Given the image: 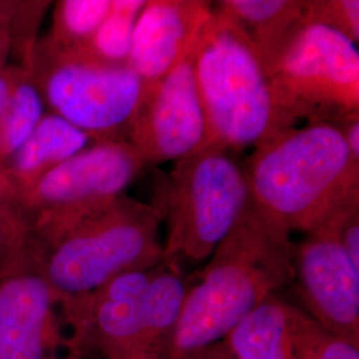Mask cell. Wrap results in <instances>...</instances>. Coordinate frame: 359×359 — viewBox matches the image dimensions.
<instances>
[{
	"instance_id": "cell-10",
	"label": "cell",
	"mask_w": 359,
	"mask_h": 359,
	"mask_svg": "<svg viewBox=\"0 0 359 359\" xmlns=\"http://www.w3.org/2000/svg\"><path fill=\"white\" fill-rule=\"evenodd\" d=\"M194 48L167 75L144 84L129 124L128 140L147 165L198 154L208 148V127L194 71Z\"/></svg>"
},
{
	"instance_id": "cell-8",
	"label": "cell",
	"mask_w": 359,
	"mask_h": 359,
	"mask_svg": "<svg viewBox=\"0 0 359 359\" xmlns=\"http://www.w3.org/2000/svg\"><path fill=\"white\" fill-rule=\"evenodd\" d=\"M147 167L128 140L96 142L46 173L19 200L32 244L59 237L121 197Z\"/></svg>"
},
{
	"instance_id": "cell-24",
	"label": "cell",
	"mask_w": 359,
	"mask_h": 359,
	"mask_svg": "<svg viewBox=\"0 0 359 359\" xmlns=\"http://www.w3.org/2000/svg\"><path fill=\"white\" fill-rule=\"evenodd\" d=\"M23 72V67L4 65L0 69V127L4 120V116L8 111L13 96V90Z\"/></svg>"
},
{
	"instance_id": "cell-23",
	"label": "cell",
	"mask_w": 359,
	"mask_h": 359,
	"mask_svg": "<svg viewBox=\"0 0 359 359\" xmlns=\"http://www.w3.org/2000/svg\"><path fill=\"white\" fill-rule=\"evenodd\" d=\"M325 222L333 228L347 256L359 266V194L351 197Z\"/></svg>"
},
{
	"instance_id": "cell-2",
	"label": "cell",
	"mask_w": 359,
	"mask_h": 359,
	"mask_svg": "<svg viewBox=\"0 0 359 359\" xmlns=\"http://www.w3.org/2000/svg\"><path fill=\"white\" fill-rule=\"evenodd\" d=\"M294 244L249 206L189 283L170 359L222 341L268 297L294 280Z\"/></svg>"
},
{
	"instance_id": "cell-4",
	"label": "cell",
	"mask_w": 359,
	"mask_h": 359,
	"mask_svg": "<svg viewBox=\"0 0 359 359\" xmlns=\"http://www.w3.org/2000/svg\"><path fill=\"white\" fill-rule=\"evenodd\" d=\"M163 221L161 204L123 194L51 241L31 243L29 264L57 293L83 299L117 276L163 261Z\"/></svg>"
},
{
	"instance_id": "cell-13",
	"label": "cell",
	"mask_w": 359,
	"mask_h": 359,
	"mask_svg": "<svg viewBox=\"0 0 359 359\" xmlns=\"http://www.w3.org/2000/svg\"><path fill=\"white\" fill-rule=\"evenodd\" d=\"M215 10L203 0H149L139 15L128 65L154 83L188 56Z\"/></svg>"
},
{
	"instance_id": "cell-27",
	"label": "cell",
	"mask_w": 359,
	"mask_h": 359,
	"mask_svg": "<svg viewBox=\"0 0 359 359\" xmlns=\"http://www.w3.org/2000/svg\"><path fill=\"white\" fill-rule=\"evenodd\" d=\"M4 204H19V197L11 181L6 176L4 170L0 168V205Z\"/></svg>"
},
{
	"instance_id": "cell-3",
	"label": "cell",
	"mask_w": 359,
	"mask_h": 359,
	"mask_svg": "<svg viewBox=\"0 0 359 359\" xmlns=\"http://www.w3.org/2000/svg\"><path fill=\"white\" fill-rule=\"evenodd\" d=\"M194 71L208 148L255 149L297 126L276 103L266 69L241 27L216 7L197 39Z\"/></svg>"
},
{
	"instance_id": "cell-9",
	"label": "cell",
	"mask_w": 359,
	"mask_h": 359,
	"mask_svg": "<svg viewBox=\"0 0 359 359\" xmlns=\"http://www.w3.org/2000/svg\"><path fill=\"white\" fill-rule=\"evenodd\" d=\"M84 306L31 264L0 278V359H96Z\"/></svg>"
},
{
	"instance_id": "cell-16",
	"label": "cell",
	"mask_w": 359,
	"mask_h": 359,
	"mask_svg": "<svg viewBox=\"0 0 359 359\" xmlns=\"http://www.w3.org/2000/svg\"><path fill=\"white\" fill-rule=\"evenodd\" d=\"M294 306L280 293L259 304L224 338L234 358L295 359Z\"/></svg>"
},
{
	"instance_id": "cell-6",
	"label": "cell",
	"mask_w": 359,
	"mask_h": 359,
	"mask_svg": "<svg viewBox=\"0 0 359 359\" xmlns=\"http://www.w3.org/2000/svg\"><path fill=\"white\" fill-rule=\"evenodd\" d=\"M29 68L53 115L90 140H127L144 90L142 79L129 65H104L79 50L44 40Z\"/></svg>"
},
{
	"instance_id": "cell-22",
	"label": "cell",
	"mask_w": 359,
	"mask_h": 359,
	"mask_svg": "<svg viewBox=\"0 0 359 359\" xmlns=\"http://www.w3.org/2000/svg\"><path fill=\"white\" fill-rule=\"evenodd\" d=\"M308 25L330 28L358 44L359 1L308 0Z\"/></svg>"
},
{
	"instance_id": "cell-12",
	"label": "cell",
	"mask_w": 359,
	"mask_h": 359,
	"mask_svg": "<svg viewBox=\"0 0 359 359\" xmlns=\"http://www.w3.org/2000/svg\"><path fill=\"white\" fill-rule=\"evenodd\" d=\"M154 266L117 276L76 299L87 311L90 338L100 358L151 359L145 293Z\"/></svg>"
},
{
	"instance_id": "cell-19",
	"label": "cell",
	"mask_w": 359,
	"mask_h": 359,
	"mask_svg": "<svg viewBox=\"0 0 359 359\" xmlns=\"http://www.w3.org/2000/svg\"><path fill=\"white\" fill-rule=\"evenodd\" d=\"M112 0H63L53 13L51 35L46 40L62 48L84 46L111 13Z\"/></svg>"
},
{
	"instance_id": "cell-15",
	"label": "cell",
	"mask_w": 359,
	"mask_h": 359,
	"mask_svg": "<svg viewBox=\"0 0 359 359\" xmlns=\"http://www.w3.org/2000/svg\"><path fill=\"white\" fill-rule=\"evenodd\" d=\"M90 137L57 115H44L38 127L1 169L20 197L39 180L69 157L86 149Z\"/></svg>"
},
{
	"instance_id": "cell-14",
	"label": "cell",
	"mask_w": 359,
	"mask_h": 359,
	"mask_svg": "<svg viewBox=\"0 0 359 359\" xmlns=\"http://www.w3.org/2000/svg\"><path fill=\"white\" fill-rule=\"evenodd\" d=\"M215 7L241 27L266 71L308 25V0H221Z\"/></svg>"
},
{
	"instance_id": "cell-18",
	"label": "cell",
	"mask_w": 359,
	"mask_h": 359,
	"mask_svg": "<svg viewBox=\"0 0 359 359\" xmlns=\"http://www.w3.org/2000/svg\"><path fill=\"white\" fill-rule=\"evenodd\" d=\"M43 117V96L31 68L23 67L8 111L0 127V167L22 147Z\"/></svg>"
},
{
	"instance_id": "cell-21",
	"label": "cell",
	"mask_w": 359,
	"mask_h": 359,
	"mask_svg": "<svg viewBox=\"0 0 359 359\" xmlns=\"http://www.w3.org/2000/svg\"><path fill=\"white\" fill-rule=\"evenodd\" d=\"M31 225L19 204L0 205V278L29 261Z\"/></svg>"
},
{
	"instance_id": "cell-1",
	"label": "cell",
	"mask_w": 359,
	"mask_h": 359,
	"mask_svg": "<svg viewBox=\"0 0 359 359\" xmlns=\"http://www.w3.org/2000/svg\"><path fill=\"white\" fill-rule=\"evenodd\" d=\"M244 172L250 206L289 234L316 231L359 194V163L329 123L285 129L253 149Z\"/></svg>"
},
{
	"instance_id": "cell-7",
	"label": "cell",
	"mask_w": 359,
	"mask_h": 359,
	"mask_svg": "<svg viewBox=\"0 0 359 359\" xmlns=\"http://www.w3.org/2000/svg\"><path fill=\"white\" fill-rule=\"evenodd\" d=\"M266 74L276 103L295 124L359 117L358 47L334 29L306 25Z\"/></svg>"
},
{
	"instance_id": "cell-17",
	"label": "cell",
	"mask_w": 359,
	"mask_h": 359,
	"mask_svg": "<svg viewBox=\"0 0 359 359\" xmlns=\"http://www.w3.org/2000/svg\"><path fill=\"white\" fill-rule=\"evenodd\" d=\"M147 1L112 0V8L92 38L75 48L90 59L109 65H128L133 29Z\"/></svg>"
},
{
	"instance_id": "cell-25",
	"label": "cell",
	"mask_w": 359,
	"mask_h": 359,
	"mask_svg": "<svg viewBox=\"0 0 359 359\" xmlns=\"http://www.w3.org/2000/svg\"><path fill=\"white\" fill-rule=\"evenodd\" d=\"M182 359H236L228 344L222 339L216 344L197 348Z\"/></svg>"
},
{
	"instance_id": "cell-26",
	"label": "cell",
	"mask_w": 359,
	"mask_h": 359,
	"mask_svg": "<svg viewBox=\"0 0 359 359\" xmlns=\"http://www.w3.org/2000/svg\"><path fill=\"white\" fill-rule=\"evenodd\" d=\"M338 128L344 136L351 157L359 163V117L339 124Z\"/></svg>"
},
{
	"instance_id": "cell-28",
	"label": "cell",
	"mask_w": 359,
	"mask_h": 359,
	"mask_svg": "<svg viewBox=\"0 0 359 359\" xmlns=\"http://www.w3.org/2000/svg\"><path fill=\"white\" fill-rule=\"evenodd\" d=\"M13 35L8 23H0V69L7 63V57L11 51Z\"/></svg>"
},
{
	"instance_id": "cell-5",
	"label": "cell",
	"mask_w": 359,
	"mask_h": 359,
	"mask_svg": "<svg viewBox=\"0 0 359 359\" xmlns=\"http://www.w3.org/2000/svg\"><path fill=\"white\" fill-rule=\"evenodd\" d=\"M161 205L164 258L208 259L250 206L244 167L213 147L181 158L169 173Z\"/></svg>"
},
{
	"instance_id": "cell-11",
	"label": "cell",
	"mask_w": 359,
	"mask_h": 359,
	"mask_svg": "<svg viewBox=\"0 0 359 359\" xmlns=\"http://www.w3.org/2000/svg\"><path fill=\"white\" fill-rule=\"evenodd\" d=\"M293 269L302 309L330 332L359 345V266L323 222L294 244Z\"/></svg>"
},
{
	"instance_id": "cell-20",
	"label": "cell",
	"mask_w": 359,
	"mask_h": 359,
	"mask_svg": "<svg viewBox=\"0 0 359 359\" xmlns=\"http://www.w3.org/2000/svg\"><path fill=\"white\" fill-rule=\"evenodd\" d=\"M293 341L295 359H359V345L330 332L297 305Z\"/></svg>"
}]
</instances>
